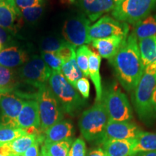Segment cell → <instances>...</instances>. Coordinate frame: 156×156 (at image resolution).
<instances>
[{
  "label": "cell",
  "mask_w": 156,
  "mask_h": 156,
  "mask_svg": "<svg viewBox=\"0 0 156 156\" xmlns=\"http://www.w3.org/2000/svg\"><path fill=\"white\" fill-rule=\"evenodd\" d=\"M41 143V142H36L32 146L25 152L23 154L24 156H40V153H39V145Z\"/></svg>",
  "instance_id": "obj_38"
},
{
  "label": "cell",
  "mask_w": 156,
  "mask_h": 156,
  "mask_svg": "<svg viewBox=\"0 0 156 156\" xmlns=\"http://www.w3.org/2000/svg\"><path fill=\"white\" fill-rule=\"evenodd\" d=\"M56 54L61 58L62 63L64 64L65 62L70 61L74 58H76L75 47L67 43L65 46H64L56 52Z\"/></svg>",
  "instance_id": "obj_33"
},
{
  "label": "cell",
  "mask_w": 156,
  "mask_h": 156,
  "mask_svg": "<svg viewBox=\"0 0 156 156\" xmlns=\"http://www.w3.org/2000/svg\"><path fill=\"white\" fill-rule=\"evenodd\" d=\"M17 127L28 129L34 127L40 129L41 122L38 104L37 101H25L17 118Z\"/></svg>",
  "instance_id": "obj_14"
},
{
  "label": "cell",
  "mask_w": 156,
  "mask_h": 156,
  "mask_svg": "<svg viewBox=\"0 0 156 156\" xmlns=\"http://www.w3.org/2000/svg\"><path fill=\"white\" fill-rule=\"evenodd\" d=\"M38 104L41 132L63 120V110L48 84L39 87L36 98Z\"/></svg>",
  "instance_id": "obj_5"
},
{
  "label": "cell",
  "mask_w": 156,
  "mask_h": 156,
  "mask_svg": "<svg viewBox=\"0 0 156 156\" xmlns=\"http://www.w3.org/2000/svg\"><path fill=\"white\" fill-rule=\"evenodd\" d=\"M90 23L91 21L84 15L68 19L62 27L64 40L75 47L91 43L88 36Z\"/></svg>",
  "instance_id": "obj_9"
},
{
  "label": "cell",
  "mask_w": 156,
  "mask_h": 156,
  "mask_svg": "<svg viewBox=\"0 0 156 156\" xmlns=\"http://www.w3.org/2000/svg\"><path fill=\"white\" fill-rule=\"evenodd\" d=\"M91 51L85 45L80 46L76 52V61L84 77H89V56Z\"/></svg>",
  "instance_id": "obj_29"
},
{
  "label": "cell",
  "mask_w": 156,
  "mask_h": 156,
  "mask_svg": "<svg viewBox=\"0 0 156 156\" xmlns=\"http://www.w3.org/2000/svg\"><path fill=\"white\" fill-rule=\"evenodd\" d=\"M4 48V46H2V44H1V43H0V51H1L2 49H3Z\"/></svg>",
  "instance_id": "obj_44"
},
{
  "label": "cell",
  "mask_w": 156,
  "mask_h": 156,
  "mask_svg": "<svg viewBox=\"0 0 156 156\" xmlns=\"http://www.w3.org/2000/svg\"><path fill=\"white\" fill-rule=\"evenodd\" d=\"M62 75L64 76L66 80L75 88L77 82L80 79L84 77L82 71L78 67L76 58H74L70 61L65 62L62 64Z\"/></svg>",
  "instance_id": "obj_26"
},
{
  "label": "cell",
  "mask_w": 156,
  "mask_h": 156,
  "mask_svg": "<svg viewBox=\"0 0 156 156\" xmlns=\"http://www.w3.org/2000/svg\"><path fill=\"white\" fill-rule=\"evenodd\" d=\"M116 78L127 92H132L139 83L144 73L137 39L130 34L114 57L109 60Z\"/></svg>",
  "instance_id": "obj_1"
},
{
  "label": "cell",
  "mask_w": 156,
  "mask_h": 156,
  "mask_svg": "<svg viewBox=\"0 0 156 156\" xmlns=\"http://www.w3.org/2000/svg\"><path fill=\"white\" fill-rule=\"evenodd\" d=\"M156 8V0H124L116 3L112 15L120 22L135 24Z\"/></svg>",
  "instance_id": "obj_6"
},
{
  "label": "cell",
  "mask_w": 156,
  "mask_h": 156,
  "mask_svg": "<svg viewBox=\"0 0 156 156\" xmlns=\"http://www.w3.org/2000/svg\"><path fill=\"white\" fill-rule=\"evenodd\" d=\"M108 121L106 109L101 101L82 113L78 125L82 135L87 141L102 144Z\"/></svg>",
  "instance_id": "obj_4"
},
{
  "label": "cell",
  "mask_w": 156,
  "mask_h": 156,
  "mask_svg": "<svg viewBox=\"0 0 156 156\" xmlns=\"http://www.w3.org/2000/svg\"><path fill=\"white\" fill-rule=\"evenodd\" d=\"M79 5L91 22L96 21L104 13L112 11L114 0H79Z\"/></svg>",
  "instance_id": "obj_15"
},
{
  "label": "cell",
  "mask_w": 156,
  "mask_h": 156,
  "mask_svg": "<svg viewBox=\"0 0 156 156\" xmlns=\"http://www.w3.org/2000/svg\"><path fill=\"white\" fill-rule=\"evenodd\" d=\"M67 43L68 42L65 40H62V39L56 38L54 37H48L43 40L41 46L42 51L56 53Z\"/></svg>",
  "instance_id": "obj_31"
},
{
  "label": "cell",
  "mask_w": 156,
  "mask_h": 156,
  "mask_svg": "<svg viewBox=\"0 0 156 156\" xmlns=\"http://www.w3.org/2000/svg\"><path fill=\"white\" fill-rule=\"evenodd\" d=\"M5 1H6V0H0V3L3 2H5Z\"/></svg>",
  "instance_id": "obj_47"
},
{
  "label": "cell",
  "mask_w": 156,
  "mask_h": 156,
  "mask_svg": "<svg viewBox=\"0 0 156 156\" xmlns=\"http://www.w3.org/2000/svg\"><path fill=\"white\" fill-rule=\"evenodd\" d=\"M141 132L139 126L133 122L108 121L105 130L103 143L107 140H112L135 139Z\"/></svg>",
  "instance_id": "obj_13"
},
{
  "label": "cell",
  "mask_w": 156,
  "mask_h": 156,
  "mask_svg": "<svg viewBox=\"0 0 156 156\" xmlns=\"http://www.w3.org/2000/svg\"><path fill=\"white\" fill-rule=\"evenodd\" d=\"M48 85L57 99L64 112L75 116L86 105L85 99L68 82L62 72L53 71L48 80Z\"/></svg>",
  "instance_id": "obj_3"
},
{
  "label": "cell",
  "mask_w": 156,
  "mask_h": 156,
  "mask_svg": "<svg viewBox=\"0 0 156 156\" xmlns=\"http://www.w3.org/2000/svg\"><path fill=\"white\" fill-rule=\"evenodd\" d=\"M153 111L155 112V114L156 116V88L154 91L153 95Z\"/></svg>",
  "instance_id": "obj_41"
},
{
  "label": "cell",
  "mask_w": 156,
  "mask_h": 156,
  "mask_svg": "<svg viewBox=\"0 0 156 156\" xmlns=\"http://www.w3.org/2000/svg\"><path fill=\"white\" fill-rule=\"evenodd\" d=\"M132 34L138 40L156 36V15H148L135 23Z\"/></svg>",
  "instance_id": "obj_21"
},
{
  "label": "cell",
  "mask_w": 156,
  "mask_h": 156,
  "mask_svg": "<svg viewBox=\"0 0 156 156\" xmlns=\"http://www.w3.org/2000/svg\"><path fill=\"white\" fill-rule=\"evenodd\" d=\"M44 142H56L72 139L74 126L68 120H62L44 132Z\"/></svg>",
  "instance_id": "obj_18"
},
{
  "label": "cell",
  "mask_w": 156,
  "mask_h": 156,
  "mask_svg": "<svg viewBox=\"0 0 156 156\" xmlns=\"http://www.w3.org/2000/svg\"><path fill=\"white\" fill-rule=\"evenodd\" d=\"M156 151V133L141 132L136 138V144L132 150L131 156L140 152Z\"/></svg>",
  "instance_id": "obj_24"
},
{
  "label": "cell",
  "mask_w": 156,
  "mask_h": 156,
  "mask_svg": "<svg viewBox=\"0 0 156 156\" xmlns=\"http://www.w3.org/2000/svg\"><path fill=\"white\" fill-rule=\"evenodd\" d=\"M136 144V138L132 140H107L102 144V148L108 156H131Z\"/></svg>",
  "instance_id": "obj_19"
},
{
  "label": "cell",
  "mask_w": 156,
  "mask_h": 156,
  "mask_svg": "<svg viewBox=\"0 0 156 156\" xmlns=\"http://www.w3.org/2000/svg\"><path fill=\"white\" fill-rule=\"evenodd\" d=\"M101 57L96 52L91 51L89 56V76L95 89V102H99L102 99L103 88L101 84V77L100 74V67Z\"/></svg>",
  "instance_id": "obj_20"
},
{
  "label": "cell",
  "mask_w": 156,
  "mask_h": 156,
  "mask_svg": "<svg viewBox=\"0 0 156 156\" xmlns=\"http://www.w3.org/2000/svg\"><path fill=\"white\" fill-rule=\"evenodd\" d=\"M129 28L127 23L120 22L108 15L101 17L96 23L90 25L88 36L90 41L95 39L112 36L128 37Z\"/></svg>",
  "instance_id": "obj_10"
},
{
  "label": "cell",
  "mask_w": 156,
  "mask_h": 156,
  "mask_svg": "<svg viewBox=\"0 0 156 156\" xmlns=\"http://www.w3.org/2000/svg\"><path fill=\"white\" fill-rule=\"evenodd\" d=\"M133 156H156V151H147V152H140V153H136Z\"/></svg>",
  "instance_id": "obj_40"
},
{
  "label": "cell",
  "mask_w": 156,
  "mask_h": 156,
  "mask_svg": "<svg viewBox=\"0 0 156 156\" xmlns=\"http://www.w3.org/2000/svg\"><path fill=\"white\" fill-rule=\"evenodd\" d=\"M23 20L14 0H6L0 3V27L15 35L23 26Z\"/></svg>",
  "instance_id": "obj_12"
},
{
  "label": "cell",
  "mask_w": 156,
  "mask_h": 156,
  "mask_svg": "<svg viewBox=\"0 0 156 156\" xmlns=\"http://www.w3.org/2000/svg\"><path fill=\"white\" fill-rule=\"evenodd\" d=\"M3 93H6L5 90H3L2 89L1 87H0V95H1V94H3Z\"/></svg>",
  "instance_id": "obj_43"
},
{
  "label": "cell",
  "mask_w": 156,
  "mask_h": 156,
  "mask_svg": "<svg viewBox=\"0 0 156 156\" xmlns=\"http://www.w3.org/2000/svg\"><path fill=\"white\" fill-rule=\"evenodd\" d=\"M11 35L9 31L0 27V43L2 44L3 46L10 44L12 42V38Z\"/></svg>",
  "instance_id": "obj_37"
},
{
  "label": "cell",
  "mask_w": 156,
  "mask_h": 156,
  "mask_svg": "<svg viewBox=\"0 0 156 156\" xmlns=\"http://www.w3.org/2000/svg\"><path fill=\"white\" fill-rule=\"evenodd\" d=\"M68 2L70 3H73L74 2H75V0H68Z\"/></svg>",
  "instance_id": "obj_45"
},
{
  "label": "cell",
  "mask_w": 156,
  "mask_h": 156,
  "mask_svg": "<svg viewBox=\"0 0 156 156\" xmlns=\"http://www.w3.org/2000/svg\"><path fill=\"white\" fill-rule=\"evenodd\" d=\"M44 2L38 4V5L28 7V8L20 9L23 19L28 22L34 23L38 20L41 17L44 12Z\"/></svg>",
  "instance_id": "obj_30"
},
{
  "label": "cell",
  "mask_w": 156,
  "mask_h": 156,
  "mask_svg": "<svg viewBox=\"0 0 156 156\" xmlns=\"http://www.w3.org/2000/svg\"><path fill=\"white\" fill-rule=\"evenodd\" d=\"M75 89L80 93L84 99H87L90 96V83L86 77H83L80 79L76 84Z\"/></svg>",
  "instance_id": "obj_35"
},
{
  "label": "cell",
  "mask_w": 156,
  "mask_h": 156,
  "mask_svg": "<svg viewBox=\"0 0 156 156\" xmlns=\"http://www.w3.org/2000/svg\"><path fill=\"white\" fill-rule=\"evenodd\" d=\"M44 141V136L41 134H26L20 136L8 143L12 152L15 155H23L25 152L36 142Z\"/></svg>",
  "instance_id": "obj_23"
},
{
  "label": "cell",
  "mask_w": 156,
  "mask_h": 156,
  "mask_svg": "<svg viewBox=\"0 0 156 156\" xmlns=\"http://www.w3.org/2000/svg\"><path fill=\"white\" fill-rule=\"evenodd\" d=\"M20 84L14 70L0 66V87L7 93H15Z\"/></svg>",
  "instance_id": "obj_25"
},
{
  "label": "cell",
  "mask_w": 156,
  "mask_h": 156,
  "mask_svg": "<svg viewBox=\"0 0 156 156\" xmlns=\"http://www.w3.org/2000/svg\"><path fill=\"white\" fill-rule=\"evenodd\" d=\"M26 134H28V133L23 129L0 125V145L9 143L20 136Z\"/></svg>",
  "instance_id": "obj_28"
},
{
  "label": "cell",
  "mask_w": 156,
  "mask_h": 156,
  "mask_svg": "<svg viewBox=\"0 0 156 156\" xmlns=\"http://www.w3.org/2000/svg\"><path fill=\"white\" fill-rule=\"evenodd\" d=\"M67 156H86V145L82 138H77L72 144Z\"/></svg>",
  "instance_id": "obj_34"
},
{
  "label": "cell",
  "mask_w": 156,
  "mask_h": 156,
  "mask_svg": "<svg viewBox=\"0 0 156 156\" xmlns=\"http://www.w3.org/2000/svg\"><path fill=\"white\" fill-rule=\"evenodd\" d=\"M127 37L112 36L92 41V46L98 51L101 57L110 60L114 57Z\"/></svg>",
  "instance_id": "obj_17"
},
{
  "label": "cell",
  "mask_w": 156,
  "mask_h": 156,
  "mask_svg": "<svg viewBox=\"0 0 156 156\" xmlns=\"http://www.w3.org/2000/svg\"><path fill=\"white\" fill-rule=\"evenodd\" d=\"M40 156H50L48 154L46 153V151H44V149L41 147V154H40Z\"/></svg>",
  "instance_id": "obj_42"
},
{
  "label": "cell",
  "mask_w": 156,
  "mask_h": 156,
  "mask_svg": "<svg viewBox=\"0 0 156 156\" xmlns=\"http://www.w3.org/2000/svg\"><path fill=\"white\" fill-rule=\"evenodd\" d=\"M138 46L144 68L156 62V36L139 40Z\"/></svg>",
  "instance_id": "obj_22"
},
{
  "label": "cell",
  "mask_w": 156,
  "mask_h": 156,
  "mask_svg": "<svg viewBox=\"0 0 156 156\" xmlns=\"http://www.w3.org/2000/svg\"><path fill=\"white\" fill-rule=\"evenodd\" d=\"M72 144V139L56 142H44L42 148L50 156H67Z\"/></svg>",
  "instance_id": "obj_27"
},
{
  "label": "cell",
  "mask_w": 156,
  "mask_h": 156,
  "mask_svg": "<svg viewBox=\"0 0 156 156\" xmlns=\"http://www.w3.org/2000/svg\"><path fill=\"white\" fill-rule=\"evenodd\" d=\"M86 156H108L102 147H98L96 149L93 150Z\"/></svg>",
  "instance_id": "obj_39"
},
{
  "label": "cell",
  "mask_w": 156,
  "mask_h": 156,
  "mask_svg": "<svg viewBox=\"0 0 156 156\" xmlns=\"http://www.w3.org/2000/svg\"><path fill=\"white\" fill-rule=\"evenodd\" d=\"M14 2L17 8L23 9L44 2V0H14Z\"/></svg>",
  "instance_id": "obj_36"
},
{
  "label": "cell",
  "mask_w": 156,
  "mask_h": 156,
  "mask_svg": "<svg viewBox=\"0 0 156 156\" xmlns=\"http://www.w3.org/2000/svg\"><path fill=\"white\" fill-rule=\"evenodd\" d=\"M51 73L52 69L45 63L42 58L36 55L21 66L18 76L24 83L38 89L48 83Z\"/></svg>",
  "instance_id": "obj_8"
},
{
  "label": "cell",
  "mask_w": 156,
  "mask_h": 156,
  "mask_svg": "<svg viewBox=\"0 0 156 156\" xmlns=\"http://www.w3.org/2000/svg\"><path fill=\"white\" fill-rule=\"evenodd\" d=\"M156 88V62L147 66L135 89L132 101L136 114L142 122L151 124L156 116L153 107V95Z\"/></svg>",
  "instance_id": "obj_2"
},
{
  "label": "cell",
  "mask_w": 156,
  "mask_h": 156,
  "mask_svg": "<svg viewBox=\"0 0 156 156\" xmlns=\"http://www.w3.org/2000/svg\"><path fill=\"white\" fill-rule=\"evenodd\" d=\"M0 156H7V155H2V154H0ZM10 156H14V155H10Z\"/></svg>",
  "instance_id": "obj_48"
},
{
  "label": "cell",
  "mask_w": 156,
  "mask_h": 156,
  "mask_svg": "<svg viewBox=\"0 0 156 156\" xmlns=\"http://www.w3.org/2000/svg\"><path fill=\"white\" fill-rule=\"evenodd\" d=\"M14 156H24V155H14Z\"/></svg>",
  "instance_id": "obj_46"
},
{
  "label": "cell",
  "mask_w": 156,
  "mask_h": 156,
  "mask_svg": "<svg viewBox=\"0 0 156 156\" xmlns=\"http://www.w3.org/2000/svg\"><path fill=\"white\" fill-rule=\"evenodd\" d=\"M29 57L24 50L17 46H8L0 51V66L13 69L28 62Z\"/></svg>",
  "instance_id": "obj_16"
},
{
  "label": "cell",
  "mask_w": 156,
  "mask_h": 156,
  "mask_svg": "<svg viewBox=\"0 0 156 156\" xmlns=\"http://www.w3.org/2000/svg\"><path fill=\"white\" fill-rule=\"evenodd\" d=\"M106 109L109 121L131 122L132 109L126 95L118 87L113 86L103 93L101 99Z\"/></svg>",
  "instance_id": "obj_7"
},
{
  "label": "cell",
  "mask_w": 156,
  "mask_h": 156,
  "mask_svg": "<svg viewBox=\"0 0 156 156\" xmlns=\"http://www.w3.org/2000/svg\"><path fill=\"white\" fill-rule=\"evenodd\" d=\"M24 102L22 98L13 93L0 95V110L2 116V124L1 125L17 127V118Z\"/></svg>",
  "instance_id": "obj_11"
},
{
  "label": "cell",
  "mask_w": 156,
  "mask_h": 156,
  "mask_svg": "<svg viewBox=\"0 0 156 156\" xmlns=\"http://www.w3.org/2000/svg\"><path fill=\"white\" fill-rule=\"evenodd\" d=\"M41 58L45 63L53 71L61 72L62 63L61 58L58 57L56 53L51 52H41Z\"/></svg>",
  "instance_id": "obj_32"
}]
</instances>
